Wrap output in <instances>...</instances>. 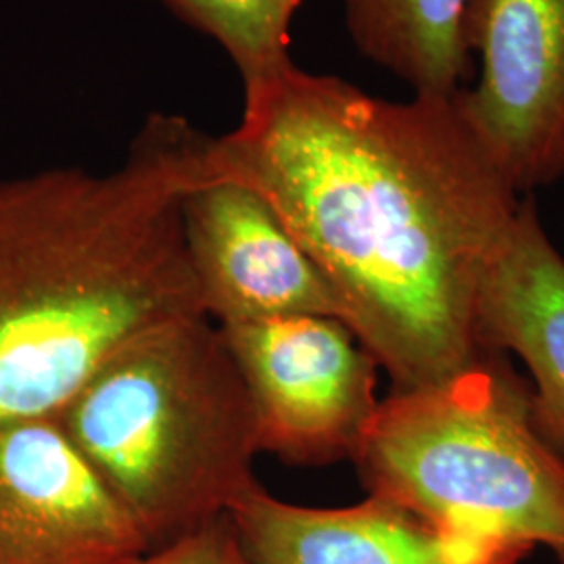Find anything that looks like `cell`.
<instances>
[{
	"mask_svg": "<svg viewBox=\"0 0 564 564\" xmlns=\"http://www.w3.org/2000/svg\"><path fill=\"white\" fill-rule=\"evenodd\" d=\"M212 158L270 203L395 391L491 356L477 300L521 202L456 97L389 101L293 65Z\"/></svg>",
	"mask_w": 564,
	"mask_h": 564,
	"instance_id": "6da1fadb",
	"label": "cell"
},
{
	"mask_svg": "<svg viewBox=\"0 0 564 564\" xmlns=\"http://www.w3.org/2000/svg\"><path fill=\"white\" fill-rule=\"evenodd\" d=\"M209 141L158 113L111 172L0 181V426L55 416L142 330L205 314L181 203Z\"/></svg>",
	"mask_w": 564,
	"mask_h": 564,
	"instance_id": "7a4b0ae2",
	"label": "cell"
},
{
	"mask_svg": "<svg viewBox=\"0 0 564 564\" xmlns=\"http://www.w3.org/2000/svg\"><path fill=\"white\" fill-rule=\"evenodd\" d=\"M53 419L149 550L228 517L258 484L251 398L205 314L155 324L121 345Z\"/></svg>",
	"mask_w": 564,
	"mask_h": 564,
	"instance_id": "3957f363",
	"label": "cell"
},
{
	"mask_svg": "<svg viewBox=\"0 0 564 564\" xmlns=\"http://www.w3.org/2000/svg\"><path fill=\"white\" fill-rule=\"evenodd\" d=\"M368 496L445 529L564 556V458L494 356L379 403L354 458Z\"/></svg>",
	"mask_w": 564,
	"mask_h": 564,
	"instance_id": "277c9868",
	"label": "cell"
},
{
	"mask_svg": "<svg viewBox=\"0 0 564 564\" xmlns=\"http://www.w3.org/2000/svg\"><path fill=\"white\" fill-rule=\"evenodd\" d=\"M220 330L251 398L260 454L303 466L356 458L381 403L379 364L347 324L300 314Z\"/></svg>",
	"mask_w": 564,
	"mask_h": 564,
	"instance_id": "5b68a950",
	"label": "cell"
},
{
	"mask_svg": "<svg viewBox=\"0 0 564 564\" xmlns=\"http://www.w3.org/2000/svg\"><path fill=\"white\" fill-rule=\"evenodd\" d=\"M464 120L517 193L564 174V0H473Z\"/></svg>",
	"mask_w": 564,
	"mask_h": 564,
	"instance_id": "8992f818",
	"label": "cell"
},
{
	"mask_svg": "<svg viewBox=\"0 0 564 564\" xmlns=\"http://www.w3.org/2000/svg\"><path fill=\"white\" fill-rule=\"evenodd\" d=\"M181 223L209 321L224 326L300 314L343 321L323 272L270 203L216 165L212 144L207 172L182 197Z\"/></svg>",
	"mask_w": 564,
	"mask_h": 564,
	"instance_id": "52a82bcc",
	"label": "cell"
},
{
	"mask_svg": "<svg viewBox=\"0 0 564 564\" xmlns=\"http://www.w3.org/2000/svg\"><path fill=\"white\" fill-rule=\"evenodd\" d=\"M147 552L53 416L0 426V564H139Z\"/></svg>",
	"mask_w": 564,
	"mask_h": 564,
	"instance_id": "ba28073f",
	"label": "cell"
},
{
	"mask_svg": "<svg viewBox=\"0 0 564 564\" xmlns=\"http://www.w3.org/2000/svg\"><path fill=\"white\" fill-rule=\"evenodd\" d=\"M228 519L251 564H519L531 552L429 523L375 496L347 508H307L256 484Z\"/></svg>",
	"mask_w": 564,
	"mask_h": 564,
	"instance_id": "9c48e42d",
	"label": "cell"
},
{
	"mask_svg": "<svg viewBox=\"0 0 564 564\" xmlns=\"http://www.w3.org/2000/svg\"><path fill=\"white\" fill-rule=\"evenodd\" d=\"M475 323L485 354L514 351L531 370L533 421L564 458V258L531 199L485 276Z\"/></svg>",
	"mask_w": 564,
	"mask_h": 564,
	"instance_id": "30bf717a",
	"label": "cell"
},
{
	"mask_svg": "<svg viewBox=\"0 0 564 564\" xmlns=\"http://www.w3.org/2000/svg\"><path fill=\"white\" fill-rule=\"evenodd\" d=\"M341 7L358 51L412 95L456 97L470 84L473 0H341Z\"/></svg>",
	"mask_w": 564,
	"mask_h": 564,
	"instance_id": "8fae6325",
	"label": "cell"
},
{
	"mask_svg": "<svg viewBox=\"0 0 564 564\" xmlns=\"http://www.w3.org/2000/svg\"><path fill=\"white\" fill-rule=\"evenodd\" d=\"M165 7L216 42L239 72L242 97L262 90L295 65L291 25L303 0H163Z\"/></svg>",
	"mask_w": 564,
	"mask_h": 564,
	"instance_id": "7c38bea8",
	"label": "cell"
},
{
	"mask_svg": "<svg viewBox=\"0 0 564 564\" xmlns=\"http://www.w3.org/2000/svg\"><path fill=\"white\" fill-rule=\"evenodd\" d=\"M139 564H251L228 517L149 550Z\"/></svg>",
	"mask_w": 564,
	"mask_h": 564,
	"instance_id": "4fadbf2b",
	"label": "cell"
},
{
	"mask_svg": "<svg viewBox=\"0 0 564 564\" xmlns=\"http://www.w3.org/2000/svg\"><path fill=\"white\" fill-rule=\"evenodd\" d=\"M558 561H561V564H564V556H561V558H558Z\"/></svg>",
	"mask_w": 564,
	"mask_h": 564,
	"instance_id": "5bb4252c",
	"label": "cell"
}]
</instances>
